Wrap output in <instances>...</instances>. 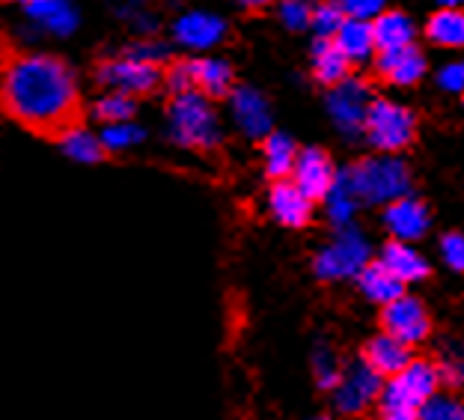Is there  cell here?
<instances>
[{"mask_svg": "<svg viewBox=\"0 0 464 420\" xmlns=\"http://www.w3.org/2000/svg\"><path fill=\"white\" fill-rule=\"evenodd\" d=\"M354 212V197L348 194V188L340 182L331 191V218H336V220H345L348 215Z\"/></svg>", "mask_w": 464, "mask_h": 420, "instance_id": "37", "label": "cell"}, {"mask_svg": "<svg viewBox=\"0 0 464 420\" xmlns=\"http://www.w3.org/2000/svg\"><path fill=\"white\" fill-rule=\"evenodd\" d=\"M440 4H447V9H459V4H464V0H440Z\"/></svg>", "mask_w": 464, "mask_h": 420, "instance_id": "42", "label": "cell"}, {"mask_svg": "<svg viewBox=\"0 0 464 420\" xmlns=\"http://www.w3.org/2000/svg\"><path fill=\"white\" fill-rule=\"evenodd\" d=\"M167 132H170V141L176 146L194 152L212 155L224 143L212 102L203 99L199 93H182V96L170 99V104H167Z\"/></svg>", "mask_w": 464, "mask_h": 420, "instance_id": "2", "label": "cell"}, {"mask_svg": "<svg viewBox=\"0 0 464 420\" xmlns=\"http://www.w3.org/2000/svg\"><path fill=\"white\" fill-rule=\"evenodd\" d=\"M440 250H444V259L452 269L464 271V236L461 233H447L444 241H440Z\"/></svg>", "mask_w": 464, "mask_h": 420, "instance_id": "35", "label": "cell"}, {"mask_svg": "<svg viewBox=\"0 0 464 420\" xmlns=\"http://www.w3.org/2000/svg\"><path fill=\"white\" fill-rule=\"evenodd\" d=\"M315 420H331V417H315Z\"/></svg>", "mask_w": 464, "mask_h": 420, "instance_id": "44", "label": "cell"}, {"mask_svg": "<svg viewBox=\"0 0 464 420\" xmlns=\"http://www.w3.org/2000/svg\"><path fill=\"white\" fill-rule=\"evenodd\" d=\"M382 394H384L382 379H378L363 361H357L343 373V382L336 387V408H340L343 415L366 417L369 412H378Z\"/></svg>", "mask_w": 464, "mask_h": 420, "instance_id": "9", "label": "cell"}, {"mask_svg": "<svg viewBox=\"0 0 464 420\" xmlns=\"http://www.w3.org/2000/svg\"><path fill=\"white\" fill-rule=\"evenodd\" d=\"M334 39H336V45L345 51V57L352 63L354 60H366L375 51V36H372V24H369V21L348 18Z\"/></svg>", "mask_w": 464, "mask_h": 420, "instance_id": "27", "label": "cell"}, {"mask_svg": "<svg viewBox=\"0 0 464 420\" xmlns=\"http://www.w3.org/2000/svg\"><path fill=\"white\" fill-rule=\"evenodd\" d=\"M164 83L173 96L182 93H199L208 102L229 99L236 93V75H232L229 63L215 57H185L173 60L164 69Z\"/></svg>", "mask_w": 464, "mask_h": 420, "instance_id": "4", "label": "cell"}, {"mask_svg": "<svg viewBox=\"0 0 464 420\" xmlns=\"http://www.w3.org/2000/svg\"><path fill=\"white\" fill-rule=\"evenodd\" d=\"M27 24L18 27V39L34 42L39 36H72L78 30V9L72 0H42V4L24 6Z\"/></svg>", "mask_w": 464, "mask_h": 420, "instance_id": "10", "label": "cell"}, {"mask_svg": "<svg viewBox=\"0 0 464 420\" xmlns=\"http://www.w3.org/2000/svg\"><path fill=\"white\" fill-rule=\"evenodd\" d=\"M146 138V132L134 122H120V125H104L102 129V143L108 152H125L137 146Z\"/></svg>", "mask_w": 464, "mask_h": 420, "instance_id": "30", "label": "cell"}, {"mask_svg": "<svg viewBox=\"0 0 464 420\" xmlns=\"http://www.w3.org/2000/svg\"><path fill=\"white\" fill-rule=\"evenodd\" d=\"M345 21L348 18L340 0H324L322 6L313 9V27H315V34H319V39H334Z\"/></svg>", "mask_w": 464, "mask_h": 420, "instance_id": "29", "label": "cell"}, {"mask_svg": "<svg viewBox=\"0 0 464 420\" xmlns=\"http://www.w3.org/2000/svg\"><path fill=\"white\" fill-rule=\"evenodd\" d=\"M363 266H366V245H363V239L354 233H345L336 245H331L315 259V271H319L322 278H345Z\"/></svg>", "mask_w": 464, "mask_h": 420, "instance_id": "15", "label": "cell"}, {"mask_svg": "<svg viewBox=\"0 0 464 420\" xmlns=\"http://www.w3.org/2000/svg\"><path fill=\"white\" fill-rule=\"evenodd\" d=\"M382 262L384 266L393 271V275L402 280V283H411V280H423L429 275V266H426V259L414 254L405 241H387L384 250H382Z\"/></svg>", "mask_w": 464, "mask_h": 420, "instance_id": "25", "label": "cell"}, {"mask_svg": "<svg viewBox=\"0 0 464 420\" xmlns=\"http://www.w3.org/2000/svg\"><path fill=\"white\" fill-rule=\"evenodd\" d=\"M262 152H266V173L271 182H286L295 173V164H298V146L286 134L271 132L266 141H262Z\"/></svg>", "mask_w": 464, "mask_h": 420, "instance_id": "23", "label": "cell"}, {"mask_svg": "<svg viewBox=\"0 0 464 420\" xmlns=\"http://www.w3.org/2000/svg\"><path fill=\"white\" fill-rule=\"evenodd\" d=\"M426 36L435 45L444 48H464V13L461 9H440L429 18Z\"/></svg>", "mask_w": 464, "mask_h": 420, "instance_id": "26", "label": "cell"}, {"mask_svg": "<svg viewBox=\"0 0 464 420\" xmlns=\"http://www.w3.org/2000/svg\"><path fill=\"white\" fill-rule=\"evenodd\" d=\"M57 143H60L63 155L72 159V161H78V164H99V161H104L111 155L108 150H104L102 134L90 132L83 122L72 125V129L57 134Z\"/></svg>", "mask_w": 464, "mask_h": 420, "instance_id": "21", "label": "cell"}, {"mask_svg": "<svg viewBox=\"0 0 464 420\" xmlns=\"http://www.w3.org/2000/svg\"><path fill=\"white\" fill-rule=\"evenodd\" d=\"M438 373H440V387H450V391H461L464 387V366L459 361H450V358H438Z\"/></svg>", "mask_w": 464, "mask_h": 420, "instance_id": "34", "label": "cell"}, {"mask_svg": "<svg viewBox=\"0 0 464 420\" xmlns=\"http://www.w3.org/2000/svg\"><path fill=\"white\" fill-rule=\"evenodd\" d=\"M375 420H420V412H375Z\"/></svg>", "mask_w": 464, "mask_h": 420, "instance_id": "39", "label": "cell"}, {"mask_svg": "<svg viewBox=\"0 0 464 420\" xmlns=\"http://www.w3.org/2000/svg\"><path fill=\"white\" fill-rule=\"evenodd\" d=\"M122 57H131V60H140V63H152V66H161V63L167 60V45H161V42H134V45L125 48Z\"/></svg>", "mask_w": 464, "mask_h": 420, "instance_id": "33", "label": "cell"}, {"mask_svg": "<svg viewBox=\"0 0 464 420\" xmlns=\"http://www.w3.org/2000/svg\"><path fill=\"white\" fill-rule=\"evenodd\" d=\"M361 361L378 376V379H396V376L414 361V349L396 337L378 334V337L366 340L361 346Z\"/></svg>", "mask_w": 464, "mask_h": 420, "instance_id": "13", "label": "cell"}, {"mask_svg": "<svg viewBox=\"0 0 464 420\" xmlns=\"http://www.w3.org/2000/svg\"><path fill=\"white\" fill-rule=\"evenodd\" d=\"M0 104L24 129L63 134L81 122V87L66 60L18 51L0 66Z\"/></svg>", "mask_w": 464, "mask_h": 420, "instance_id": "1", "label": "cell"}, {"mask_svg": "<svg viewBox=\"0 0 464 420\" xmlns=\"http://www.w3.org/2000/svg\"><path fill=\"white\" fill-rule=\"evenodd\" d=\"M372 36H375V51H399L408 48L414 39V24L402 13H382L372 21Z\"/></svg>", "mask_w": 464, "mask_h": 420, "instance_id": "24", "label": "cell"}, {"mask_svg": "<svg viewBox=\"0 0 464 420\" xmlns=\"http://www.w3.org/2000/svg\"><path fill=\"white\" fill-rule=\"evenodd\" d=\"M352 75V60L345 57V51L336 45V39H315L313 45V78L322 87H343Z\"/></svg>", "mask_w": 464, "mask_h": 420, "instance_id": "18", "label": "cell"}, {"mask_svg": "<svg viewBox=\"0 0 464 420\" xmlns=\"http://www.w3.org/2000/svg\"><path fill=\"white\" fill-rule=\"evenodd\" d=\"M420 420H464V405L452 400H429L420 408Z\"/></svg>", "mask_w": 464, "mask_h": 420, "instance_id": "31", "label": "cell"}, {"mask_svg": "<svg viewBox=\"0 0 464 420\" xmlns=\"http://www.w3.org/2000/svg\"><path fill=\"white\" fill-rule=\"evenodd\" d=\"M227 36V24L218 15H206V13H188L173 24V39L179 45L203 51L218 45L220 39Z\"/></svg>", "mask_w": 464, "mask_h": 420, "instance_id": "16", "label": "cell"}, {"mask_svg": "<svg viewBox=\"0 0 464 420\" xmlns=\"http://www.w3.org/2000/svg\"><path fill=\"white\" fill-rule=\"evenodd\" d=\"M357 283H361V289H363V296L366 298H372L375 304H390V301H396V298H402L405 296V283L399 280L393 271H390L382 259H375V262H366V266L357 271Z\"/></svg>", "mask_w": 464, "mask_h": 420, "instance_id": "22", "label": "cell"}, {"mask_svg": "<svg viewBox=\"0 0 464 420\" xmlns=\"http://www.w3.org/2000/svg\"><path fill=\"white\" fill-rule=\"evenodd\" d=\"M331 117L336 120L343 132H363V120H366V81H345L343 87L331 90L328 99Z\"/></svg>", "mask_w": 464, "mask_h": 420, "instance_id": "14", "label": "cell"}, {"mask_svg": "<svg viewBox=\"0 0 464 420\" xmlns=\"http://www.w3.org/2000/svg\"><path fill=\"white\" fill-rule=\"evenodd\" d=\"M280 15L292 30H304L307 24H313V9L307 0H283Z\"/></svg>", "mask_w": 464, "mask_h": 420, "instance_id": "32", "label": "cell"}, {"mask_svg": "<svg viewBox=\"0 0 464 420\" xmlns=\"http://www.w3.org/2000/svg\"><path fill=\"white\" fill-rule=\"evenodd\" d=\"M137 104L131 96H122V93H104L102 99L92 104V117L104 125H120V122H131L134 120Z\"/></svg>", "mask_w": 464, "mask_h": 420, "instance_id": "28", "label": "cell"}, {"mask_svg": "<svg viewBox=\"0 0 464 420\" xmlns=\"http://www.w3.org/2000/svg\"><path fill=\"white\" fill-rule=\"evenodd\" d=\"M113 4H120L122 13H125V15H131V13H137V9H143L146 0H113Z\"/></svg>", "mask_w": 464, "mask_h": 420, "instance_id": "40", "label": "cell"}, {"mask_svg": "<svg viewBox=\"0 0 464 420\" xmlns=\"http://www.w3.org/2000/svg\"><path fill=\"white\" fill-rule=\"evenodd\" d=\"M13 4H21V6H34V4H42V0H13Z\"/></svg>", "mask_w": 464, "mask_h": 420, "instance_id": "43", "label": "cell"}, {"mask_svg": "<svg viewBox=\"0 0 464 420\" xmlns=\"http://www.w3.org/2000/svg\"><path fill=\"white\" fill-rule=\"evenodd\" d=\"M232 102V113H236L238 125L245 129L250 138H262L266 141L271 134V113H268V102L259 96L256 90L250 87H236V93L229 96Z\"/></svg>", "mask_w": 464, "mask_h": 420, "instance_id": "17", "label": "cell"}, {"mask_svg": "<svg viewBox=\"0 0 464 420\" xmlns=\"http://www.w3.org/2000/svg\"><path fill=\"white\" fill-rule=\"evenodd\" d=\"M271 209L274 218L286 227H307L313 220V200L289 180L271 185Z\"/></svg>", "mask_w": 464, "mask_h": 420, "instance_id": "19", "label": "cell"}, {"mask_svg": "<svg viewBox=\"0 0 464 420\" xmlns=\"http://www.w3.org/2000/svg\"><path fill=\"white\" fill-rule=\"evenodd\" d=\"M363 134L382 152H402L417 143V117L402 104L372 99L366 108Z\"/></svg>", "mask_w": 464, "mask_h": 420, "instance_id": "6", "label": "cell"}, {"mask_svg": "<svg viewBox=\"0 0 464 420\" xmlns=\"http://www.w3.org/2000/svg\"><path fill=\"white\" fill-rule=\"evenodd\" d=\"M343 185L361 203H396L408 194L411 173L393 159H361L345 171Z\"/></svg>", "mask_w": 464, "mask_h": 420, "instance_id": "3", "label": "cell"}, {"mask_svg": "<svg viewBox=\"0 0 464 420\" xmlns=\"http://www.w3.org/2000/svg\"><path fill=\"white\" fill-rule=\"evenodd\" d=\"M384 224L399 241L420 239L429 230V209L420 200H414V197H402V200L387 206Z\"/></svg>", "mask_w": 464, "mask_h": 420, "instance_id": "20", "label": "cell"}, {"mask_svg": "<svg viewBox=\"0 0 464 420\" xmlns=\"http://www.w3.org/2000/svg\"><path fill=\"white\" fill-rule=\"evenodd\" d=\"M378 328H382V334H387V337L417 346L426 337H431L435 322H431V313L423 301L414 296H402L378 310Z\"/></svg>", "mask_w": 464, "mask_h": 420, "instance_id": "8", "label": "cell"}, {"mask_svg": "<svg viewBox=\"0 0 464 420\" xmlns=\"http://www.w3.org/2000/svg\"><path fill=\"white\" fill-rule=\"evenodd\" d=\"M438 387L440 373L435 355H429V358L426 355H414V361L396 379H390V385H384L378 412H420L429 400H435Z\"/></svg>", "mask_w": 464, "mask_h": 420, "instance_id": "5", "label": "cell"}, {"mask_svg": "<svg viewBox=\"0 0 464 420\" xmlns=\"http://www.w3.org/2000/svg\"><path fill=\"white\" fill-rule=\"evenodd\" d=\"M440 87L452 90V93H464V63H450V66L440 69Z\"/></svg>", "mask_w": 464, "mask_h": 420, "instance_id": "38", "label": "cell"}, {"mask_svg": "<svg viewBox=\"0 0 464 420\" xmlns=\"http://www.w3.org/2000/svg\"><path fill=\"white\" fill-rule=\"evenodd\" d=\"M426 72V60L423 54L408 45V48H399V51H382L375 57V66H372V78H363L366 87L372 81L378 83H396V87H408V83H417L423 78Z\"/></svg>", "mask_w": 464, "mask_h": 420, "instance_id": "12", "label": "cell"}, {"mask_svg": "<svg viewBox=\"0 0 464 420\" xmlns=\"http://www.w3.org/2000/svg\"><path fill=\"white\" fill-rule=\"evenodd\" d=\"M295 185L301 188L304 194L310 197L313 203L324 200L331 191L340 182H336V171H334V161L331 155L319 150V146H310V150H301L298 152V164H295Z\"/></svg>", "mask_w": 464, "mask_h": 420, "instance_id": "11", "label": "cell"}, {"mask_svg": "<svg viewBox=\"0 0 464 420\" xmlns=\"http://www.w3.org/2000/svg\"><path fill=\"white\" fill-rule=\"evenodd\" d=\"M245 9H266L268 4H274V0H238Z\"/></svg>", "mask_w": 464, "mask_h": 420, "instance_id": "41", "label": "cell"}, {"mask_svg": "<svg viewBox=\"0 0 464 420\" xmlns=\"http://www.w3.org/2000/svg\"><path fill=\"white\" fill-rule=\"evenodd\" d=\"M343 9H345V15L348 18H357V21H366V18H372L382 13V6H384V0H340Z\"/></svg>", "mask_w": 464, "mask_h": 420, "instance_id": "36", "label": "cell"}, {"mask_svg": "<svg viewBox=\"0 0 464 420\" xmlns=\"http://www.w3.org/2000/svg\"><path fill=\"white\" fill-rule=\"evenodd\" d=\"M96 81L108 93H122V96L140 99L161 87L164 69L152 66V63L131 60V57H113V60H104L96 69Z\"/></svg>", "mask_w": 464, "mask_h": 420, "instance_id": "7", "label": "cell"}]
</instances>
